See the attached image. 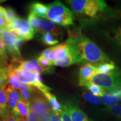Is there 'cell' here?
Here are the masks:
<instances>
[{
	"label": "cell",
	"mask_w": 121,
	"mask_h": 121,
	"mask_svg": "<svg viewBox=\"0 0 121 121\" xmlns=\"http://www.w3.org/2000/svg\"><path fill=\"white\" fill-rule=\"evenodd\" d=\"M91 121V120H89V119L88 118H87V119H86V120H85V121Z\"/></svg>",
	"instance_id": "45"
},
{
	"label": "cell",
	"mask_w": 121,
	"mask_h": 121,
	"mask_svg": "<svg viewBox=\"0 0 121 121\" xmlns=\"http://www.w3.org/2000/svg\"><path fill=\"white\" fill-rule=\"evenodd\" d=\"M60 114L62 121H72L69 113L67 112L66 109L62 107V109L61 111L60 112Z\"/></svg>",
	"instance_id": "35"
},
{
	"label": "cell",
	"mask_w": 121,
	"mask_h": 121,
	"mask_svg": "<svg viewBox=\"0 0 121 121\" xmlns=\"http://www.w3.org/2000/svg\"><path fill=\"white\" fill-rule=\"evenodd\" d=\"M0 121H1V120H0Z\"/></svg>",
	"instance_id": "46"
},
{
	"label": "cell",
	"mask_w": 121,
	"mask_h": 121,
	"mask_svg": "<svg viewBox=\"0 0 121 121\" xmlns=\"http://www.w3.org/2000/svg\"><path fill=\"white\" fill-rule=\"evenodd\" d=\"M70 48V44L67 40L65 43L51 47L49 60L52 62H55L63 60L69 54Z\"/></svg>",
	"instance_id": "10"
},
{
	"label": "cell",
	"mask_w": 121,
	"mask_h": 121,
	"mask_svg": "<svg viewBox=\"0 0 121 121\" xmlns=\"http://www.w3.org/2000/svg\"><path fill=\"white\" fill-rule=\"evenodd\" d=\"M115 88L119 89L121 91V75L117 78V81H116V87Z\"/></svg>",
	"instance_id": "39"
},
{
	"label": "cell",
	"mask_w": 121,
	"mask_h": 121,
	"mask_svg": "<svg viewBox=\"0 0 121 121\" xmlns=\"http://www.w3.org/2000/svg\"><path fill=\"white\" fill-rule=\"evenodd\" d=\"M29 113L30 103L22 98L17 103L14 115L19 117L22 121H27L29 117Z\"/></svg>",
	"instance_id": "16"
},
{
	"label": "cell",
	"mask_w": 121,
	"mask_h": 121,
	"mask_svg": "<svg viewBox=\"0 0 121 121\" xmlns=\"http://www.w3.org/2000/svg\"><path fill=\"white\" fill-rule=\"evenodd\" d=\"M8 23H7L6 20L4 18L0 17V26H7Z\"/></svg>",
	"instance_id": "40"
},
{
	"label": "cell",
	"mask_w": 121,
	"mask_h": 121,
	"mask_svg": "<svg viewBox=\"0 0 121 121\" xmlns=\"http://www.w3.org/2000/svg\"><path fill=\"white\" fill-rule=\"evenodd\" d=\"M50 52H51V47L48 48L47 49H45L43 51L41 54H40V56L44 57V58L47 59L49 60V55Z\"/></svg>",
	"instance_id": "38"
},
{
	"label": "cell",
	"mask_w": 121,
	"mask_h": 121,
	"mask_svg": "<svg viewBox=\"0 0 121 121\" xmlns=\"http://www.w3.org/2000/svg\"><path fill=\"white\" fill-rule=\"evenodd\" d=\"M82 97L85 100L94 105H100L102 103L99 98L95 96L90 92H84L82 94Z\"/></svg>",
	"instance_id": "25"
},
{
	"label": "cell",
	"mask_w": 121,
	"mask_h": 121,
	"mask_svg": "<svg viewBox=\"0 0 121 121\" xmlns=\"http://www.w3.org/2000/svg\"><path fill=\"white\" fill-rule=\"evenodd\" d=\"M7 69L17 77L20 83L32 85L39 89L42 93L45 91L52 90V89L43 84L40 73L24 69H16L11 65H9Z\"/></svg>",
	"instance_id": "4"
},
{
	"label": "cell",
	"mask_w": 121,
	"mask_h": 121,
	"mask_svg": "<svg viewBox=\"0 0 121 121\" xmlns=\"http://www.w3.org/2000/svg\"><path fill=\"white\" fill-rule=\"evenodd\" d=\"M36 89L34 86L29 84L21 83L20 93L22 98L26 102H29L31 95L35 91Z\"/></svg>",
	"instance_id": "19"
},
{
	"label": "cell",
	"mask_w": 121,
	"mask_h": 121,
	"mask_svg": "<svg viewBox=\"0 0 121 121\" xmlns=\"http://www.w3.org/2000/svg\"><path fill=\"white\" fill-rule=\"evenodd\" d=\"M49 121H62L60 117V114L53 112L50 116Z\"/></svg>",
	"instance_id": "37"
},
{
	"label": "cell",
	"mask_w": 121,
	"mask_h": 121,
	"mask_svg": "<svg viewBox=\"0 0 121 121\" xmlns=\"http://www.w3.org/2000/svg\"><path fill=\"white\" fill-rule=\"evenodd\" d=\"M30 12L34 13L38 17L46 19L48 12L47 5L40 2H35L30 5Z\"/></svg>",
	"instance_id": "18"
},
{
	"label": "cell",
	"mask_w": 121,
	"mask_h": 121,
	"mask_svg": "<svg viewBox=\"0 0 121 121\" xmlns=\"http://www.w3.org/2000/svg\"><path fill=\"white\" fill-rule=\"evenodd\" d=\"M7 112H4L3 110L1 109V108H0V118H2L3 116H4V114H5V113H6Z\"/></svg>",
	"instance_id": "43"
},
{
	"label": "cell",
	"mask_w": 121,
	"mask_h": 121,
	"mask_svg": "<svg viewBox=\"0 0 121 121\" xmlns=\"http://www.w3.org/2000/svg\"><path fill=\"white\" fill-rule=\"evenodd\" d=\"M8 84V77L7 67H0V87L7 86Z\"/></svg>",
	"instance_id": "29"
},
{
	"label": "cell",
	"mask_w": 121,
	"mask_h": 121,
	"mask_svg": "<svg viewBox=\"0 0 121 121\" xmlns=\"http://www.w3.org/2000/svg\"><path fill=\"white\" fill-rule=\"evenodd\" d=\"M39 21H40V19H39V17H38L33 13L30 12L28 17V22L34 28V30L35 29L36 30H37Z\"/></svg>",
	"instance_id": "30"
},
{
	"label": "cell",
	"mask_w": 121,
	"mask_h": 121,
	"mask_svg": "<svg viewBox=\"0 0 121 121\" xmlns=\"http://www.w3.org/2000/svg\"><path fill=\"white\" fill-rule=\"evenodd\" d=\"M67 40L73 45L84 61L94 64L110 62L103 50L93 41L85 37L79 30L69 31Z\"/></svg>",
	"instance_id": "1"
},
{
	"label": "cell",
	"mask_w": 121,
	"mask_h": 121,
	"mask_svg": "<svg viewBox=\"0 0 121 121\" xmlns=\"http://www.w3.org/2000/svg\"><path fill=\"white\" fill-rule=\"evenodd\" d=\"M8 60L6 50L3 43L2 39L0 37V67H7V60Z\"/></svg>",
	"instance_id": "22"
},
{
	"label": "cell",
	"mask_w": 121,
	"mask_h": 121,
	"mask_svg": "<svg viewBox=\"0 0 121 121\" xmlns=\"http://www.w3.org/2000/svg\"><path fill=\"white\" fill-rule=\"evenodd\" d=\"M98 73L97 69L94 65L86 63L82 65L79 72V85L86 86L89 81L95 74Z\"/></svg>",
	"instance_id": "12"
},
{
	"label": "cell",
	"mask_w": 121,
	"mask_h": 121,
	"mask_svg": "<svg viewBox=\"0 0 121 121\" xmlns=\"http://www.w3.org/2000/svg\"><path fill=\"white\" fill-rule=\"evenodd\" d=\"M107 109L113 116L121 119V104H116L111 107H108Z\"/></svg>",
	"instance_id": "31"
},
{
	"label": "cell",
	"mask_w": 121,
	"mask_h": 121,
	"mask_svg": "<svg viewBox=\"0 0 121 121\" xmlns=\"http://www.w3.org/2000/svg\"><path fill=\"white\" fill-rule=\"evenodd\" d=\"M0 108L4 112L8 110L7 86L0 87Z\"/></svg>",
	"instance_id": "21"
},
{
	"label": "cell",
	"mask_w": 121,
	"mask_h": 121,
	"mask_svg": "<svg viewBox=\"0 0 121 121\" xmlns=\"http://www.w3.org/2000/svg\"><path fill=\"white\" fill-rule=\"evenodd\" d=\"M18 36L10 32L8 29H6L3 31L1 38L4 43L6 50L8 53L13 58L12 63H19L22 60L21 56L20 50L16 47Z\"/></svg>",
	"instance_id": "6"
},
{
	"label": "cell",
	"mask_w": 121,
	"mask_h": 121,
	"mask_svg": "<svg viewBox=\"0 0 121 121\" xmlns=\"http://www.w3.org/2000/svg\"><path fill=\"white\" fill-rule=\"evenodd\" d=\"M67 2L75 13L90 17H95L107 7L105 1L98 0H71Z\"/></svg>",
	"instance_id": "3"
},
{
	"label": "cell",
	"mask_w": 121,
	"mask_h": 121,
	"mask_svg": "<svg viewBox=\"0 0 121 121\" xmlns=\"http://www.w3.org/2000/svg\"><path fill=\"white\" fill-rule=\"evenodd\" d=\"M37 31H38L42 34L44 33H51L56 37L62 35V30L61 29L57 26L54 22L45 19H40Z\"/></svg>",
	"instance_id": "13"
},
{
	"label": "cell",
	"mask_w": 121,
	"mask_h": 121,
	"mask_svg": "<svg viewBox=\"0 0 121 121\" xmlns=\"http://www.w3.org/2000/svg\"><path fill=\"white\" fill-rule=\"evenodd\" d=\"M7 77H8V84H9V86L13 87L16 90H19L20 88L21 83L17 77L7 69Z\"/></svg>",
	"instance_id": "24"
},
{
	"label": "cell",
	"mask_w": 121,
	"mask_h": 121,
	"mask_svg": "<svg viewBox=\"0 0 121 121\" xmlns=\"http://www.w3.org/2000/svg\"><path fill=\"white\" fill-rule=\"evenodd\" d=\"M70 116L72 121H84L87 119L86 114L79 107L72 102H67L62 105Z\"/></svg>",
	"instance_id": "14"
},
{
	"label": "cell",
	"mask_w": 121,
	"mask_h": 121,
	"mask_svg": "<svg viewBox=\"0 0 121 121\" xmlns=\"http://www.w3.org/2000/svg\"><path fill=\"white\" fill-rule=\"evenodd\" d=\"M7 29L16 35L22 38L24 40L32 39L35 33L34 28L28 22L19 18L9 24Z\"/></svg>",
	"instance_id": "5"
},
{
	"label": "cell",
	"mask_w": 121,
	"mask_h": 121,
	"mask_svg": "<svg viewBox=\"0 0 121 121\" xmlns=\"http://www.w3.org/2000/svg\"><path fill=\"white\" fill-rule=\"evenodd\" d=\"M7 92L8 110L9 112L14 115L17 103L22 96L17 90L9 85L7 87Z\"/></svg>",
	"instance_id": "15"
},
{
	"label": "cell",
	"mask_w": 121,
	"mask_h": 121,
	"mask_svg": "<svg viewBox=\"0 0 121 121\" xmlns=\"http://www.w3.org/2000/svg\"><path fill=\"white\" fill-rule=\"evenodd\" d=\"M15 69H18L29 71L38 73H52L54 72V67L53 66L43 67L39 64L37 60H23L19 63V66Z\"/></svg>",
	"instance_id": "8"
},
{
	"label": "cell",
	"mask_w": 121,
	"mask_h": 121,
	"mask_svg": "<svg viewBox=\"0 0 121 121\" xmlns=\"http://www.w3.org/2000/svg\"><path fill=\"white\" fill-rule=\"evenodd\" d=\"M69 43L70 44L71 48L67 56L62 60L55 62H52L53 66H60V67H68V66H70L71 65L76 64V63H82L84 61L80 56V54H78L75 48L74 47L73 45L69 42Z\"/></svg>",
	"instance_id": "11"
},
{
	"label": "cell",
	"mask_w": 121,
	"mask_h": 121,
	"mask_svg": "<svg viewBox=\"0 0 121 121\" xmlns=\"http://www.w3.org/2000/svg\"><path fill=\"white\" fill-rule=\"evenodd\" d=\"M121 75V71L119 69H116L108 74L98 73L92 77L89 82L99 86L105 90H109L116 87L117 78Z\"/></svg>",
	"instance_id": "7"
},
{
	"label": "cell",
	"mask_w": 121,
	"mask_h": 121,
	"mask_svg": "<svg viewBox=\"0 0 121 121\" xmlns=\"http://www.w3.org/2000/svg\"><path fill=\"white\" fill-rule=\"evenodd\" d=\"M42 40L43 43L47 45H54L59 43L58 40L56 39L55 35L51 33H44L42 35Z\"/></svg>",
	"instance_id": "27"
},
{
	"label": "cell",
	"mask_w": 121,
	"mask_h": 121,
	"mask_svg": "<svg viewBox=\"0 0 121 121\" xmlns=\"http://www.w3.org/2000/svg\"><path fill=\"white\" fill-rule=\"evenodd\" d=\"M114 39L121 47V27L117 28L114 31Z\"/></svg>",
	"instance_id": "36"
},
{
	"label": "cell",
	"mask_w": 121,
	"mask_h": 121,
	"mask_svg": "<svg viewBox=\"0 0 121 121\" xmlns=\"http://www.w3.org/2000/svg\"><path fill=\"white\" fill-rule=\"evenodd\" d=\"M48 12L46 19L63 26L73 25L74 16L69 8L59 1L47 5Z\"/></svg>",
	"instance_id": "2"
},
{
	"label": "cell",
	"mask_w": 121,
	"mask_h": 121,
	"mask_svg": "<svg viewBox=\"0 0 121 121\" xmlns=\"http://www.w3.org/2000/svg\"><path fill=\"white\" fill-rule=\"evenodd\" d=\"M98 72L99 73L108 74L111 73L117 69L116 65L112 61L105 62L96 65Z\"/></svg>",
	"instance_id": "20"
},
{
	"label": "cell",
	"mask_w": 121,
	"mask_h": 121,
	"mask_svg": "<svg viewBox=\"0 0 121 121\" xmlns=\"http://www.w3.org/2000/svg\"><path fill=\"white\" fill-rule=\"evenodd\" d=\"M2 121H22V119L17 116H15L11 113L9 112V110L5 113L3 117L1 118Z\"/></svg>",
	"instance_id": "32"
},
{
	"label": "cell",
	"mask_w": 121,
	"mask_h": 121,
	"mask_svg": "<svg viewBox=\"0 0 121 121\" xmlns=\"http://www.w3.org/2000/svg\"><path fill=\"white\" fill-rule=\"evenodd\" d=\"M6 29H7V26H0V37H1V34L3 33V31Z\"/></svg>",
	"instance_id": "42"
},
{
	"label": "cell",
	"mask_w": 121,
	"mask_h": 121,
	"mask_svg": "<svg viewBox=\"0 0 121 121\" xmlns=\"http://www.w3.org/2000/svg\"><path fill=\"white\" fill-rule=\"evenodd\" d=\"M37 62L40 66H43V67H49V66H53L52 62L40 56L37 58Z\"/></svg>",
	"instance_id": "33"
},
{
	"label": "cell",
	"mask_w": 121,
	"mask_h": 121,
	"mask_svg": "<svg viewBox=\"0 0 121 121\" xmlns=\"http://www.w3.org/2000/svg\"><path fill=\"white\" fill-rule=\"evenodd\" d=\"M86 87L90 91L91 93L93 94V95H94L96 96L102 97L106 93L105 90L104 89L102 88L99 86L96 85L91 84V83H89Z\"/></svg>",
	"instance_id": "26"
},
{
	"label": "cell",
	"mask_w": 121,
	"mask_h": 121,
	"mask_svg": "<svg viewBox=\"0 0 121 121\" xmlns=\"http://www.w3.org/2000/svg\"><path fill=\"white\" fill-rule=\"evenodd\" d=\"M30 109L38 117H44L49 114L50 112V108L46 100L40 96H36L31 99Z\"/></svg>",
	"instance_id": "9"
},
{
	"label": "cell",
	"mask_w": 121,
	"mask_h": 121,
	"mask_svg": "<svg viewBox=\"0 0 121 121\" xmlns=\"http://www.w3.org/2000/svg\"><path fill=\"white\" fill-rule=\"evenodd\" d=\"M100 100L102 103L108 107L116 105L119 102V100L117 97L107 93L101 97Z\"/></svg>",
	"instance_id": "23"
},
{
	"label": "cell",
	"mask_w": 121,
	"mask_h": 121,
	"mask_svg": "<svg viewBox=\"0 0 121 121\" xmlns=\"http://www.w3.org/2000/svg\"><path fill=\"white\" fill-rule=\"evenodd\" d=\"M42 93L44 97L46 98V99L47 100L49 105H51L53 112L56 113L60 114L62 109V105L58 102L56 96L51 93L49 90L45 91Z\"/></svg>",
	"instance_id": "17"
},
{
	"label": "cell",
	"mask_w": 121,
	"mask_h": 121,
	"mask_svg": "<svg viewBox=\"0 0 121 121\" xmlns=\"http://www.w3.org/2000/svg\"><path fill=\"white\" fill-rule=\"evenodd\" d=\"M17 16L14 10L11 7H7L5 9L4 19L6 20L7 23L10 24L14 20L17 19Z\"/></svg>",
	"instance_id": "28"
},
{
	"label": "cell",
	"mask_w": 121,
	"mask_h": 121,
	"mask_svg": "<svg viewBox=\"0 0 121 121\" xmlns=\"http://www.w3.org/2000/svg\"><path fill=\"white\" fill-rule=\"evenodd\" d=\"M4 1H6L5 0H0V3L4 2Z\"/></svg>",
	"instance_id": "44"
},
{
	"label": "cell",
	"mask_w": 121,
	"mask_h": 121,
	"mask_svg": "<svg viewBox=\"0 0 121 121\" xmlns=\"http://www.w3.org/2000/svg\"><path fill=\"white\" fill-rule=\"evenodd\" d=\"M4 13H5V8L0 6V17L4 18Z\"/></svg>",
	"instance_id": "41"
},
{
	"label": "cell",
	"mask_w": 121,
	"mask_h": 121,
	"mask_svg": "<svg viewBox=\"0 0 121 121\" xmlns=\"http://www.w3.org/2000/svg\"><path fill=\"white\" fill-rule=\"evenodd\" d=\"M105 93L116 96L119 100V101H121V91L119 89L117 88H113L109 89V90H105Z\"/></svg>",
	"instance_id": "34"
}]
</instances>
